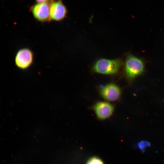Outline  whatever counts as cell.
Wrapping results in <instances>:
<instances>
[{"label":"cell","mask_w":164,"mask_h":164,"mask_svg":"<svg viewBox=\"0 0 164 164\" xmlns=\"http://www.w3.org/2000/svg\"><path fill=\"white\" fill-rule=\"evenodd\" d=\"M33 55L32 52L28 49H23L19 51L15 58L17 66L21 69H25L31 64Z\"/></svg>","instance_id":"52a82bcc"},{"label":"cell","mask_w":164,"mask_h":164,"mask_svg":"<svg viewBox=\"0 0 164 164\" xmlns=\"http://www.w3.org/2000/svg\"><path fill=\"white\" fill-rule=\"evenodd\" d=\"M50 2L37 3L31 6L30 10L35 19L43 22L51 20L50 14Z\"/></svg>","instance_id":"3957f363"},{"label":"cell","mask_w":164,"mask_h":164,"mask_svg":"<svg viewBox=\"0 0 164 164\" xmlns=\"http://www.w3.org/2000/svg\"><path fill=\"white\" fill-rule=\"evenodd\" d=\"M99 92L101 97L108 102L118 100L121 94L120 88L114 83H110L103 87L100 89Z\"/></svg>","instance_id":"5b68a950"},{"label":"cell","mask_w":164,"mask_h":164,"mask_svg":"<svg viewBox=\"0 0 164 164\" xmlns=\"http://www.w3.org/2000/svg\"><path fill=\"white\" fill-rule=\"evenodd\" d=\"M92 109L99 119L104 120L110 117L114 111V106L108 101H99L93 106Z\"/></svg>","instance_id":"277c9868"},{"label":"cell","mask_w":164,"mask_h":164,"mask_svg":"<svg viewBox=\"0 0 164 164\" xmlns=\"http://www.w3.org/2000/svg\"><path fill=\"white\" fill-rule=\"evenodd\" d=\"M67 13V8L61 0H52L50 5L51 20L58 21H61L66 17Z\"/></svg>","instance_id":"8992f818"},{"label":"cell","mask_w":164,"mask_h":164,"mask_svg":"<svg viewBox=\"0 0 164 164\" xmlns=\"http://www.w3.org/2000/svg\"><path fill=\"white\" fill-rule=\"evenodd\" d=\"M144 63L141 59L132 55L128 56L125 63V72L130 81L141 74L144 70Z\"/></svg>","instance_id":"7a4b0ae2"},{"label":"cell","mask_w":164,"mask_h":164,"mask_svg":"<svg viewBox=\"0 0 164 164\" xmlns=\"http://www.w3.org/2000/svg\"><path fill=\"white\" fill-rule=\"evenodd\" d=\"M138 145L139 149L143 151L146 148L149 146L150 144L148 141H142L138 143Z\"/></svg>","instance_id":"9c48e42d"},{"label":"cell","mask_w":164,"mask_h":164,"mask_svg":"<svg viewBox=\"0 0 164 164\" xmlns=\"http://www.w3.org/2000/svg\"><path fill=\"white\" fill-rule=\"evenodd\" d=\"M86 164H104L102 160L97 156H93L90 158Z\"/></svg>","instance_id":"ba28073f"},{"label":"cell","mask_w":164,"mask_h":164,"mask_svg":"<svg viewBox=\"0 0 164 164\" xmlns=\"http://www.w3.org/2000/svg\"><path fill=\"white\" fill-rule=\"evenodd\" d=\"M123 64L120 59L114 60L100 59L94 65L92 70L95 73L104 74H113L118 73Z\"/></svg>","instance_id":"6da1fadb"},{"label":"cell","mask_w":164,"mask_h":164,"mask_svg":"<svg viewBox=\"0 0 164 164\" xmlns=\"http://www.w3.org/2000/svg\"><path fill=\"white\" fill-rule=\"evenodd\" d=\"M37 3H43L51 2V0H36Z\"/></svg>","instance_id":"30bf717a"}]
</instances>
